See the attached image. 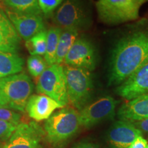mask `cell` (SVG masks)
I'll return each instance as SVG.
<instances>
[{"instance_id": "cell-24", "label": "cell", "mask_w": 148, "mask_h": 148, "mask_svg": "<svg viewBox=\"0 0 148 148\" xmlns=\"http://www.w3.org/2000/svg\"><path fill=\"white\" fill-rule=\"evenodd\" d=\"M64 0H38L39 8L42 14L45 16H49L60 6Z\"/></svg>"}, {"instance_id": "cell-7", "label": "cell", "mask_w": 148, "mask_h": 148, "mask_svg": "<svg viewBox=\"0 0 148 148\" xmlns=\"http://www.w3.org/2000/svg\"><path fill=\"white\" fill-rule=\"evenodd\" d=\"M53 21L61 29L79 30L88 26L90 14L87 3L84 0H64L55 11Z\"/></svg>"}, {"instance_id": "cell-10", "label": "cell", "mask_w": 148, "mask_h": 148, "mask_svg": "<svg viewBox=\"0 0 148 148\" xmlns=\"http://www.w3.org/2000/svg\"><path fill=\"white\" fill-rule=\"evenodd\" d=\"M44 136V130L36 122H21L2 148H41Z\"/></svg>"}, {"instance_id": "cell-19", "label": "cell", "mask_w": 148, "mask_h": 148, "mask_svg": "<svg viewBox=\"0 0 148 148\" xmlns=\"http://www.w3.org/2000/svg\"><path fill=\"white\" fill-rule=\"evenodd\" d=\"M5 9L23 14L42 15L38 0H2Z\"/></svg>"}, {"instance_id": "cell-31", "label": "cell", "mask_w": 148, "mask_h": 148, "mask_svg": "<svg viewBox=\"0 0 148 148\" xmlns=\"http://www.w3.org/2000/svg\"><path fill=\"white\" fill-rule=\"evenodd\" d=\"M2 1V0H0V1Z\"/></svg>"}, {"instance_id": "cell-23", "label": "cell", "mask_w": 148, "mask_h": 148, "mask_svg": "<svg viewBox=\"0 0 148 148\" xmlns=\"http://www.w3.org/2000/svg\"><path fill=\"white\" fill-rule=\"evenodd\" d=\"M21 114L15 110L0 106V120L18 125L21 123Z\"/></svg>"}, {"instance_id": "cell-14", "label": "cell", "mask_w": 148, "mask_h": 148, "mask_svg": "<svg viewBox=\"0 0 148 148\" xmlns=\"http://www.w3.org/2000/svg\"><path fill=\"white\" fill-rule=\"evenodd\" d=\"M63 108L53 99L43 94H35L29 97L25 111L36 121L47 120L58 108Z\"/></svg>"}, {"instance_id": "cell-26", "label": "cell", "mask_w": 148, "mask_h": 148, "mask_svg": "<svg viewBox=\"0 0 148 148\" xmlns=\"http://www.w3.org/2000/svg\"><path fill=\"white\" fill-rule=\"evenodd\" d=\"M136 128L139 130L142 133L148 134V118L138 120V121H130Z\"/></svg>"}, {"instance_id": "cell-27", "label": "cell", "mask_w": 148, "mask_h": 148, "mask_svg": "<svg viewBox=\"0 0 148 148\" xmlns=\"http://www.w3.org/2000/svg\"><path fill=\"white\" fill-rule=\"evenodd\" d=\"M147 145V140L144 138L143 136H140L135 139L128 148H146Z\"/></svg>"}, {"instance_id": "cell-8", "label": "cell", "mask_w": 148, "mask_h": 148, "mask_svg": "<svg viewBox=\"0 0 148 148\" xmlns=\"http://www.w3.org/2000/svg\"><path fill=\"white\" fill-rule=\"evenodd\" d=\"M117 101L109 95L90 101L78 111L81 126L90 128L100 122L110 119L115 114Z\"/></svg>"}, {"instance_id": "cell-21", "label": "cell", "mask_w": 148, "mask_h": 148, "mask_svg": "<svg viewBox=\"0 0 148 148\" xmlns=\"http://www.w3.org/2000/svg\"><path fill=\"white\" fill-rule=\"evenodd\" d=\"M47 30L41 31L29 39L25 40V47L31 56H44L47 45Z\"/></svg>"}, {"instance_id": "cell-13", "label": "cell", "mask_w": 148, "mask_h": 148, "mask_svg": "<svg viewBox=\"0 0 148 148\" xmlns=\"http://www.w3.org/2000/svg\"><path fill=\"white\" fill-rule=\"evenodd\" d=\"M142 133L130 121L119 120L114 122L108 133L110 148H128Z\"/></svg>"}, {"instance_id": "cell-28", "label": "cell", "mask_w": 148, "mask_h": 148, "mask_svg": "<svg viewBox=\"0 0 148 148\" xmlns=\"http://www.w3.org/2000/svg\"><path fill=\"white\" fill-rule=\"evenodd\" d=\"M73 148H101L99 146L96 145L95 143H90V142H82L79 144H77Z\"/></svg>"}, {"instance_id": "cell-22", "label": "cell", "mask_w": 148, "mask_h": 148, "mask_svg": "<svg viewBox=\"0 0 148 148\" xmlns=\"http://www.w3.org/2000/svg\"><path fill=\"white\" fill-rule=\"evenodd\" d=\"M27 66L29 73L32 77L38 78L44 71L48 67L46 61L40 56L34 55L28 57Z\"/></svg>"}, {"instance_id": "cell-20", "label": "cell", "mask_w": 148, "mask_h": 148, "mask_svg": "<svg viewBox=\"0 0 148 148\" xmlns=\"http://www.w3.org/2000/svg\"><path fill=\"white\" fill-rule=\"evenodd\" d=\"M61 30L62 29L57 26L51 27L47 30V45H46V51L44 55V59L48 66L56 64V50Z\"/></svg>"}, {"instance_id": "cell-3", "label": "cell", "mask_w": 148, "mask_h": 148, "mask_svg": "<svg viewBox=\"0 0 148 148\" xmlns=\"http://www.w3.org/2000/svg\"><path fill=\"white\" fill-rule=\"evenodd\" d=\"M148 0H97L95 3L99 20L108 25L134 21L140 7Z\"/></svg>"}, {"instance_id": "cell-29", "label": "cell", "mask_w": 148, "mask_h": 148, "mask_svg": "<svg viewBox=\"0 0 148 148\" xmlns=\"http://www.w3.org/2000/svg\"><path fill=\"white\" fill-rule=\"evenodd\" d=\"M3 145H2V144H1V143H0V148H2L3 147Z\"/></svg>"}, {"instance_id": "cell-16", "label": "cell", "mask_w": 148, "mask_h": 148, "mask_svg": "<svg viewBox=\"0 0 148 148\" xmlns=\"http://www.w3.org/2000/svg\"><path fill=\"white\" fill-rule=\"evenodd\" d=\"M118 118L127 121L148 118V93L127 101L117 111Z\"/></svg>"}, {"instance_id": "cell-15", "label": "cell", "mask_w": 148, "mask_h": 148, "mask_svg": "<svg viewBox=\"0 0 148 148\" xmlns=\"http://www.w3.org/2000/svg\"><path fill=\"white\" fill-rule=\"evenodd\" d=\"M21 40L5 10L0 8V51L16 53L20 48Z\"/></svg>"}, {"instance_id": "cell-2", "label": "cell", "mask_w": 148, "mask_h": 148, "mask_svg": "<svg viewBox=\"0 0 148 148\" xmlns=\"http://www.w3.org/2000/svg\"><path fill=\"white\" fill-rule=\"evenodd\" d=\"M33 90L34 84L25 73L0 78V106L24 112Z\"/></svg>"}, {"instance_id": "cell-11", "label": "cell", "mask_w": 148, "mask_h": 148, "mask_svg": "<svg viewBox=\"0 0 148 148\" xmlns=\"http://www.w3.org/2000/svg\"><path fill=\"white\" fill-rule=\"evenodd\" d=\"M115 92L127 101L148 93V60L118 85Z\"/></svg>"}, {"instance_id": "cell-9", "label": "cell", "mask_w": 148, "mask_h": 148, "mask_svg": "<svg viewBox=\"0 0 148 148\" xmlns=\"http://www.w3.org/2000/svg\"><path fill=\"white\" fill-rule=\"evenodd\" d=\"M97 57L95 47L88 38L78 37L70 49L64 62V65L92 71L97 66Z\"/></svg>"}, {"instance_id": "cell-6", "label": "cell", "mask_w": 148, "mask_h": 148, "mask_svg": "<svg viewBox=\"0 0 148 148\" xmlns=\"http://www.w3.org/2000/svg\"><path fill=\"white\" fill-rule=\"evenodd\" d=\"M36 91L49 97L61 106L69 103L63 65L53 64L44 71L36 82Z\"/></svg>"}, {"instance_id": "cell-30", "label": "cell", "mask_w": 148, "mask_h": 148, "mask_svg": "<svg viewBox=\"0 0 148 148\" xmlns=\"http://www.w3.org/2000/svg\"><path fill=\"white\" fill-rule=\"evenodd\" d=\"M146 148H148V145H147V147H146Z\"/></svg>"}, {"instance_id": "cell-4", "label": "cell", "mask_w": 148, "mask_h": 148, "mask_svg": "<svg viewBox=\"0 0 148 148\" xmlns=\"http://www.w3.org/2000/svg\"><path fill=\"white\" fill-rule=\"evenodd\" d=\"M69 103L79 111L91 100L93 92L92 73L88 70L63 65Z\"/></svg>"}, {"instance_id": "cell-25", "label": "cell", "mask_w": 148, "mask_h": 148, "mask_svg": "<svg viewBox=\"0 0 148 148\" xmlns=\"http://www.w3.org/2000/svg\"><path fill=\"white\" fill-rule=\"evenodd\" d=\"M17 125L0 120V140H8L12 136Z\"/></svg>"}, {"instance_id": "cell-12", "label": "cell", "mask_w": 148, "mask_h": 148, "mask_svg": "<svg viewBox=\"0 0 148 148\" xmlns=\"http://www.w3.org/2000/svg\"><path fill=\"white\" fill-rule=\"evenodd\" d=\"M5 12L18 34L23 40H28L46 29L42 15L19 14L5 8Z\"/></svg>"}, {"instance_id": "cell-17", "label": "cell", "mask_w": 148, "mask_h": 148, "mask_svg": "<svg viewBox=\"0 0 148 148\" xmlns=\"http://www.w3.org/2000/svg\"><path fill=\"white\" fill-rule=\"evenodd\" d=\"M23 66V58L18 53L0 51V78L21 73Z\"/></svg>"}, {"instance_id": "cell-18", "label": "cell", "mask_w": 148, "mask_h": 148, "mask_svg": "<svg viewBox=\"0 0 148 148\" xmlns=\"http://www.w3.org/2000/svg\"><path fill=\"white\" fill-rule=\"evenodd\" d=\"M78 35L79 30L77 29H62L57 47L56 64L62 65L66 54L69 52L75 40L78 38Z\"/></svg>"}, {"instance_id": "cell-1", "label": "cell", "mask_w": 148, "mask_h": 148, "mask_svg": "<svg viewBox=\"0 0 148 148\" xmlns=\"http://www.w3.org/2000/svg\"><path fill=\"white\" fill-rule=\"evenodd\" d=\"M148 60V29L130 32L117 40L111 51L108 84L124 82Z\"/></svg>"}, {"instance_id": "cell-5", "label": "cell", "mask_w": 148, "mask_h": 148, "mask_svg": "<svg viewBox=\"0 0 148 148\" xmlns=\"http://www.w3.org/2000/svg\"><path fill=\"white\" fill-rule=\"evenodd\" d=\"M80 126L78 111L74 108L63 107L46 120L43 130L48 141L57 144L73 136Z\"/></svg>"}]
</instances>
